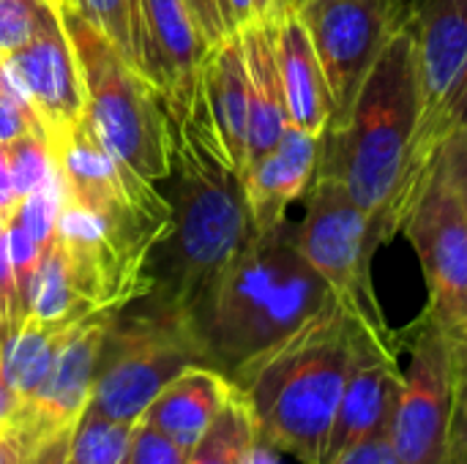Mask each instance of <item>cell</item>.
Returning <instances> with one entry per match:
<instances>
[{
	"instance_id": "f1b7e54d",
	"label": "cell",
	"mask_w": 467,
	"mask_h": 464,
	"mask_svg": "<svg viewBox=\"0 0 467 464\" xmlns=\"http://www.w3.org/2000/svg\"><path fill=\"white\" fill-rule=\"evenodd\" d=\"M126 464H186V451L164 438L145 418H140L131 432Z\"/></svg>"
},
{
	"instance_id": "484cf974",
	"label": "cell",
	"mask_w": 467,
	"mask_h": 464,
	"mask_svg": "<svg viewBox=\"0 0 467 464\" xmlns=\"http://www.w3.org/2000/svg\"><path fill=\"white\" fill-rule=\"evenodd\" d=\"M8 164H11V178H14V189L19 200L33 194L57 172L49 142L41 134H25L8 142Z\"/></svg>"
},
{
	"instance_id": "cb8c5ba5",
	"label": "cell",
	"mask_w": 467,
	"mask_h": 464,
	"mask_svg": "<svg viewBox=\"0 0 467 464\" xmlns=\"http://www.w3.org/2000/svg\"><path fill=\"white\" fill-rule=\"evenodd\" d=\"M131 424L107 421L90 413H82V418L74 427L71 440V462L74 464H126L129 459V443H131Z\"/></svg>"
},
{
	"instance_id": "277c9868",
	"label": "cell",
	"mask_w": 467,
	"mask_h": 464,
	"mask_svg": "<svg viewBox=\"0 0 467 464\" xmlns=\"http://www.w3.org/2000/svg\"><path fill=\"white\" fill-rule=\"evenodd\" d=\"M350 353L353 314L331 301L230 377L246 399L265 449L298 464H326Z\"/></svg>"
},
{
	"instance_id": "ab89813d",
	"label": "cell",
	"mask_w": 467,
	"mask_h": 464,
	"mask_svg": "<svg viewBox=\"0 0 467 464\" xmlns=\"http://www.w3.org/2000/svg\"><path fill=\"white\" fill-rule=\"evenodd\" d=\"M16 459H19V451H16L14 440L0 438V464H16Z\"/></svg>"
},
{
	"instance_id": "83f0119b",
	"label": "cell",
	"mask_w": 467,
	"mask_h": 464,
	"mask_svg": "<svg viewBox=\"0 0 467 464\" xmlns=\"http://www.w3.org/2000/svg\"><path fill=\"white\" fill-rule=\"evenodd\" d=\"M90 25H96L112 46L131 63V11L134 0H68Z\"/></svg>"
},
{
	"instance_id": "60d3db41",
	"label": "cell",
	"mask_w": 467,
	"mask_h": 464,
	"mask_svg": "<svg viewBox=\"0 0 467 464\" xmlns=\"http://www.w3.org/2000/svg\"><path fill=\"white\" fill-rule=\"evenodd\" d=\"M254 3H257V16H263L274 5V0H254Z\"/></svg>"
},
{
	"instance_id": "1f68e13d",
	"label": "cell",
	"mask_w": 467,
	"mask_h": 464,
	"mask_svg": "<svg viewBox=\"0 0 467 464\" xmlns=\"http://www.w3.org/2000/svg\"><path fill=\"white\" fill-rule=\"evenodd\" d=\"M25 134H41L44 137V129L36 118V112L27 109L25 104H19L5 90H0V145H8Z\"/></svg>"
},
{
	"instance_id": "44dd1931",
	"label": "cell",
	"mask_w": 467,
	"mask_h": 464,
	"mask_svg": "<svg viewBox=\"0 0 467 464\" xmlns=\"http://www.w3.org/2000/svg\"><path fill=\"white\" fill-rule=\"evenodd\" d=\"M68 331L71 325H47L27 317L11 336L0 342V369L19 405L36 394Z\"/></svg>"
},
{
	"instance_id": "9c48e42d",
	"label": "cell",
	"mask_w": 467,
	"mask_h": 464,
	"mask_svg": "<svg viewBox=\"0 0 467 464\" xmlns=\"http://www.w3.org/2000/svg\"><path fill=\"white\" fill-rule=\"evenodd\" d=\"M397 232L410 241L421 263L430 290L424 312L449 334L467 336V216L446 175L441 145L410 183Z\"/></svg>"
},
{
	"instance_id": "7c38bea8",
	"label": "cell",
	"mask_w": 467,
	"mask_h": 464,
	"mask_svg": "<svg viewBox=\"0 0 467 464\" xmlns=\"http://www.w3.org/2000/svg\"><path fill=\"white\" fill-rule=\"evenodd\" d=\"M421 82L419 150L427 159L460 123L467 85V0H413Z\"/></svg>"
},
{
	"instance_id": "ba28073f",
	"label": "cell",
	"mask_w": 467,
	"mask_h": 464,
	"mask_svg": "<svg viewBox=\"0 0 467 464\" xmlns=\"http://www.w3.org/2000/svg\"><path fill=\"white\" fill-rule=\"evenodd\" d=\"M410 361L389 427L397 464H449L467 372V336L449 334L427 312L408 328Z\"/></svg>"
},
{
	"instance_id": "7402d4cb",
	"label": "cell",
	"mask_w": 467,
	"mask_h": 464,
	"mask_svg": "<svg viewBox=\"0 0 467 464\" xmlns=\"http://www.w3.org/2000/svg\"><path fill=\"white\" fill-rule=\"evenodd\" d=\"M260 449L254 416L235 388L208 432L186 454V464H257Z\"/></svg>"
},
{
	"instance_id": "5b68a950",
	"label": "cell",
	"mask_w": 467,
	"mask_h": 464,
	"mask_svg": "<svg viewBox=\"0 0 467 464\" xmlns=\"http://www.w3.org/2000/svg\"><path fill=\"white\" fill-rule=\"evenodd\" d=\"M194 364H208L197 317L142 295L112 314L85 413L134 427Z\"/></svg>"
},
{
	"instance_id": "4316f807",
	"label": "cell",
	"mask_w": 467,
	"mask_h": 464,
	"mask_svg": "<svg viewBox=\"0 0 467 464\" xmlns=\"http://www.w3.org/2000/svg\"><path fill=\"white\" fill-rule=\"evenodd\" d=\"M49 14H55V0H0V57L22 49Z\"/></svg>"
},
{
	"instance_id": "8fae6325",
	"label": "cell",
	"mask_w": 467,
	"mask_h": 464,
	"mask_svg": "<svg viewBox=\"0 0 467 464\" xmlns=\"http://www.w3.org/2000/svg\"><path fill=\"white\" fill-rule=\"evenodd\" d=\"M400 336L389 339L353 317V353L331 424L326 464H350L361 451L389 443V427L402 391Z\"/></svg>"
},
{
	"instance_id": "8d00e7d4",
	"label": "cell",
	"mask_w": 467,
	"mask_h": 464,
	"mask_svg": "<svg viewBox=\"0 0 467 464\" xmlns=\"http://www.w3.org/2000/svg\"><path fill=\"white\" fill-rule=\"evenodd\" d=\"M16 407H19L16 394L11 391V386H8V380H5V375L0 369V438L11 435L14 421H16Z\"/></svg>"
},
{
	"instance_id": "3957f363",
	"label": "cell",
	"mask_w": 467,
	"mask_h": 464,
	"mask_svg": "<svg viewBox=\"0 0 467 464\" xmlns=\"http://www.w3.org/2000/svg\"><path fill=\"white\" fill-rule=\"evenodd\" d=\"M331 301L337 298L304 260L290 219L254 232L222 268L197 312L208 364L233 377Z\"/></svg>"
},
{
	"instance_id": "d6986e66",
	"label": "cell",
	"mask_w": 467,
	"mask_h": 464,
	"mask_svg": "<svg viewBox=\"0 0 467 464\" xmlns=\"http://www.w3.org/2000/svg\"><path fill=\"white\" fill-rule=\"evenodd\" d=\"M249 74V139H246V167L260 161L290 126L282 74L274 49V30L268 14L252 19L238 30ZM244 167V172H246ZM241 172V175H244Z\"/></svg>"
},
{
	"instance_id": "8992f818",
	"label": "cell",
	"mask_w": 467,
	"mask_h": 464,
	"mask_svg": "<svg viewBox=\"0 0 467 464\" xmlns=\"http://www.w3.org/2000/svg\"><path fill=\"white\" fill-rule=\"evenodd\" d=\"M55 3L79 66L85 118L99 142L140 178L150 183L167 178L170 134L161 96L68 0Z\"/></svg>"
},
{
	"instance_id": "9a60e30c",
	"label": "cell",
	"mask_w": 467,
	"mask_h": 464,
	"mask_svg": "<svg viewBox=\"0 0 467 464\" xmlns=\"http://www.w3.org/2000/svg\"><path fill=\"white\" fill-rule=\"evenodd\" d=\"M3 63L33 107L47 142L68 134L85 118V88L57 3L38 33L22 49L3 57Z\"/></svg>"
},
{
	"instance_id": "d590c367",
	"label": "cell",
	"mask_w": 467,
	"mask_h": 464,
	"mask_svg": "<svg viewBox=\"0 0 467 464\" xmlns=\"http://www.w3.org/2000/svg\"><path fill=\"white\" fill-rule=\"evenodd\" d=\"M219 11H222L227 33H238L244 25L257 19V3L254 0H219Z\"/></svg>"
},
{
	"instance_id": "603a6c76",
	"label": "cell",
	"mask_w": 467,
	"mask_h": 464,
	"mask_svg": "<svg viewBox=\"0 0 467 464\" xmlns=\"http://www.w3.org/2000/svg\"><path fill=\"white\" fill-rule=\"evenodd\" d=\"M90 314L96 312H90L88 304L77 295L66 254L60 243L52 241L44 249L36 276L30 282V290H27V317L36 323H47V325H74Z\"/></svg>"
},
{
	"instance_id": "ac0fdd59",
	"label": "cell",
	"mask_w": 467,
	"mask_h": 464,
	"mask_svg": "<svg viewBox=\"0 0 467 464\" xmlns=\"http://www.w3.org/2000/svg\"><path fill=\"white\" fill-rule=\"evenodd\" d=\"M200 90L211 112L216 137L230 164L241 175L246 167L249 139V74L238 33L224 36L208 49L200 63Z\"/></svg>"
},
{
	"instance_id": "4fadbf2b",
	"label": "cell",
	"mask_w": 467,
	"mask_h": 464,
	"mask_svg": "<svg viewBox=\"0 0 467 464\" xmlns=\"http://www.w3.org/2000/svg\"><path fill=\"white\" fill-rule=\"evenodd\" d=\"M208 49L183 0H134L131 68L161 96L167 112L178 115L194 104Z\"/></svg>"
},
{
	"instance_id": "e575fe53",
	"label": "cell",
	"mask_w": 467,
	"mask_h": 464,
	"mask_svg": "<svg viewBox=\"0 0 467 464\" xmlns=\"http://www.w3.org/2000/svg\"><path fill=\"white\" fill-rule=\"evenodd\" d=\"M19 205L14 178H11V164H8V145H0V222L8 224L14 211Z\"/></svg>"
},
{
	"instance_id": "ffe728a7",
	"label": "cell",
	"mask_w": 467,
	"mask_h": 464,
	"mask_svg": "<svg viewBox=\"0 0 467 464\" xmlns=\"http://www.w3.org/2000/svg\"><path fill=\"white\" fill-rule=\"evenodd\" d=\"M233 391L235 386L224 372L208 364H194L150 402L142 418L189 454L208 432Z\"/></svg>"
},
{
	"instance_id": "52a82bcc",
	"label": "cell",
	"mask_w": 467,
	"mask_h": 464,
	"mask_svg": "<svg viewBox=\"0 0 467 464\" xmlns=\"http://www.w3.org/2000/svg\"><path fill=\"white\" fill-rule=\"evenodd\" d=\"M391 238L394 230L356 205L342 183L315 175L304 194V216L296 224V243L342 309L375 334L397 339L400 334L391 331L372 284L375 252Z\"/></svg>"
},
{
	"instance_id": "d6a6232c",
	"label": "cell",
	"mask_w": 467,
	"mask_h": 464,
	"mask_svg": "<svg viewBox=\"0 0 467 464\" xmlns=\"http://www.w3.org/2000/svg\"><path fill=\"white\" fill-rule=\"evenodd\" d=\"M71 440L74 429L47 435L19 451L16 464H74L71 462Z\"/></svg>"
},
{
	"instance_id": "6da1fadb",
	"label": "cell",
	"mask_w": 467,
	"mask_h": 464,
	"mask_svg": "<svg viewBox=\"0 0 467 464\" xmlns=\"http://www.w3.org/2000/svg\"><path fill=\"white\" fill-rule=\"evenodd\" d=\"M164 109V107H161ZM178 189L172 224L148 257L145 295L197 317L222 268L254 235L238 170L230 164L202 90L186 112H167Z\"/></svg>"
},
{
	"instance_id": "74e56055",
	"label": "cell",
	"mask_w": 467,
	"mask_h": 464,
	"mask_svg": "<svg viewBox=\"0 0 467 464\" xmlns=\"http://www.w3.org/2000/svg\"><path fill=\"white\" fill-rule=\"evenodd\" d=\"M451 459L467 464V372L462 383V397H460V413H457V427H454V449Z\"/></svg>"
},
{
	"instance_id": "7bdbcfd3",
	"label": "cell",
	"mask_w": 467,
	"mask_h": 464,
	"mask_svg": "<svg viewBox=\"0 0 467 464\" xmlns=\"http://www.w3.org/2000/svg\"><path fill=\"white\" fill-rule=\"evenodd\" d=\"M467 120V85H465V96H462V107H460V123H465ZM457 123V126H460Z\"/></svg>"
},
{
	"instance_id": "b9f144b4",
	"label": "cell",
	"mask_w": 467,
	"mask_h": 464,
	"mask_svg": "<svg viewBox=\"0 0 467 464\" xmlns=\"http://www.w3.org/2000/svg\"><path fill=\"white\" fill-rule=\"evenodd\" d=\"M304 3H306V0H274V5H293V8H298V5H304ZM274 5H271V8H274ZM271 8H268V11H271Z\"/></svg>"
},
{
	"instance_id": "e0dca14e",
	"label": "cell",
	"mask_w": 467,
	"mask_h": 464,
	"mask_svg": "<svg viewBox=\"0 0 467 464\" xmlns=\"http://www.w3.org/2000/svg\"><path fill=\"white\" fill-rule=\"evenodd\" d=\"M265 14L274 30V49L285 88L287 120L296 129L323 137L334 118V104L309 30L293 5H274Z\"/></svg>"
},
{
	"instance_id": "7a4b0ae2",
	"label": "cell",
	"mask_w": 467,
	"mask_h": 464,
	"mask_svg": "<svg viewBox=\"0 0 467 464\" xmlns=\"http://www.w3.org/2000/svg\"><path fill=\"white\" fill-rule=\"evenodd\" d=\"M419 131L421 82L410 16L383 46L350 112L326 129L317 175L342 183L356 205L383 219L397 235L410 183L430 159H421Z\"/></svg>"
},
{
	"instance_id": "5bb4252c",
	"label": "cell",
	"mask_w": 467,
	"mask_h": 464,
	"mask_svg": "<svg viewBox=\"0 0 467 464\" xmlns=\"http://www.w3.org/2000/svg\"><path fill=\"white\" fill-rule=\"evenodd\" d=\"M112 314L115 312H96L79 320L77 325H71L41 386L27 402L16 407V421L8 435L16 451L47 435L77 427V421L82 418L90 402V391H93V380H96V369Z\"/></svg>"
},
{
	"instance_id": "30bf717a",
	"label": "cell",
	"mask_w": 467,
	"mask_h": 464,
	"mask_svg": "<svg viewBox=\"0 0 467 464\" xmlns=\"http://www.w3.org/2000/svg\"><path fill=\"white\" fill-rule=\"evenodd\" d=\"M320 57L339 123L389 38L410 22L413 0H306L296 8Z\"/></svg>"
},
{
	"instance_id": "4dcf8cb0",
	"label": "cell",
	"mask_w": 467,
	"mask_h": 464,
	"mask_svg": "<svg viewBox=\"0 0 467 464\" xmlns=\"http://www.w3.org/2000/svg\"><path fill=\"white\" fill-rule=\"evenodd\" d=\"M441 156H443V164H446V175L451 180V189L462 205L467 216V120L454 126L443 142H441Z\"/></svg>"
},
{
	"instance_id": "d4e9b609",
	"label": "cell",
	"mask_w": 467,
	"mask_h": 464,
	"mask_svg": "<svg viewBox=\"0 0 467 464\" xmlns=\"http://www.w3.org/2000/svg\"><path fill=\"white\" fill-rule=\"evenodd\" d=\"M63 178L60 172H55L44 186H38L33 194H27L25 200H19L16 211H14V222L41 246L47 249L55 241L57 232V216H60V205H63Z\"/></svg>"
},
{
	"instance_id": "ee69618b",
	"label": "cell",
	"mask_w": 467,
	"mask_h": 464,
	"mask_svg": "<svg viewBox=\"0 0 467 464\" xmlns=\"http://www.w3.org/2000/svg\"><path fill=\"white\" fill-rule=\"evenodd\" d=\"M449 464H462V462H457V459H451V462H449Z\"/></svg>"
},
{
	"instance_id": "f546056e",
	"label": "cell",
	"mask_w": 467,
	"mask_h": 464,
	"mask_svg": "<svg viewBox=\"0 0 467 464\" xmlns=\"http://www.w3.org/2000/svg\"><path fill=\"white\" fill-rule=\"evenodd\" d=\"M25 304L16 287L11 254H8V224L0 222V342L25 323Z\"/></svg>"
},
{
	"instance_id": "836d02e7",
	"label": "cell",
	"mask_w": 467,
	"mask_h": 464,
	"mask_svg": "<svg viewBox=\"0 0 467 464\" xmlns=\"http://www.w3.org/2000/svg\"><path fill=\"white\" fill-rule=\"evenodd\" d=\"M194 27L202 33V38L208 41V46L219 44L227 33L224 27V19H222V11H219V0H183Z\"/></svg>"
},
{
	"instance_id": "2e32d148",
	"label": "cell",
	"mask_w": 467,
	"mask_h": 464,
	"mask_svg": "<svg viewBox=\"0 0 467 464\" xmlns=\"http://www.w3.org/2000/svg\"><path fill=\"white\" fill-rule=\"evenodd\" d=\"M320 139L304 129L287 126L282 139L241 175L254 232H265L287 222L296 200H304L317 175Z\"/></svg>"
},
{
	"instance_id": "f35d334b",
	"label": "cell",
	"mask_w": 467,
	"mask_h": 464,
	"mask_svg": "<svg viewBox=\"0 0 467 464\" xmlns=\"http://www.w3.org/2000/svg\"><path fill=\"white\" fill-rule=\"evenodd\" d=\"M350 464H397V459L391 457L389 443H380V446H372L364 454H358Z\"/></svg>"
}]
</instances>
